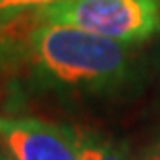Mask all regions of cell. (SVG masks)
<instances>
[{
    "label": "cell",
    "mask_w": 160,
    "mask_h": 160,
    "mask_svg": "<svg viewBox=\"0 0 160 160\" xmlns=\"http://www.w3.org/2000/svg\"><path fill=\"white\" fill-rule=\"evenodd\" d=\"M0 27V60L27 81L31 89L58 96L102 98L131 85L137 73L135 46L83 31L73 25L25 17Z\"/></svg>",
    "instance_id": "6da1fadb"
},
{
    "label": "cell",
    "mask_w": 160,
    "mask_h": 160,
    "mask_svg": "<svg viewBox=\"0 0 160 160\" xmlns=\"http://www.w3.org/2000/svg\"><path fill=\"white\" fill-rule=\"evenodd\" d=\"M29 17L73 25L129 46L160 36V0H58Z\"/></svg>",
    "instance_id": "7a4b0ae2"
},
{
    "label": "cell",
    "mask_w": 160,
    "mask_h": 160,
    "mask_svg": "<svg viewBox=\"0 0 160 160\" xmlns=\"http://www.w3.org/2000/svg\"><path fill=\"white\" fill-rule=\"evenodd\" d=\"M0 150L11 160H81L71 125L0 112Z\"/></svg>",
    "instance_id": "3957f363"
},
{
    "label": "cell",
    "mask_w": 160,
    "mask_h": 160,
    "mask_svg": "<svg viewBox=\"0 0 160 160\" xmlns=\"http://www.w3.org/2000/svg\"><path fill=\"white\" fill-rule=\"evenodd\" d=\"M73 129H75L81 160H135L125 143L114 142L92 129H83V127H73Z\"/></svg>",
    "instance_id": "277c9868"
},
{
    "label": "cell",
    "mask_w": 160,
    "mask_h": 160,
    "mask_svg": "<svg viewBox=\"0 0 160 160\" xmlns=\"http://www.w3.org/2000/svg\"><path fill=\"white\" fill-rule=\"evenodd\" d=\"M58 0H0V27L21 21L33 11Z\"/></svg>",
    "instance_id": "5b68a950"
},
{
    "label": "cell",
    "mask_w": 160,
    "mask_h": 160,
    "mask_svg": "<svg viewBox=\"0 0 160 160\" xmlns=\"http://www.w3.org/2000/svg\"><path fill=\"white\" fill-rule=\"evenodd\" d=\"M142 160H160V137H156L154 142L146 148Z\"/></svg>",
    "instance_id": "8992f818"
},
{
    "label": "cell",
    "mask_w": 160,
    "mask_h": 160,
    "mask_svg": "<svg viewBox=\"0 0 160 160\" xmlns=\"http://www.w3.org/2000/svg\"><path fill=\"white\" fill-rule=\"evenodd\" d=\"M0 160H11V158H8V156H6L4 152H2V150H0Z\"/></svg>",
    "instance_id": "52a82bcc"
}]
</instances>
